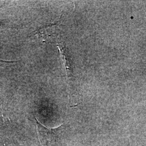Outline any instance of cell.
I'll return each mask as SVG.
<instances>
[{
  "instance_id": "cell-1",
  "label": "cell",
  "mask_w": 146,
  "mask_h": 146,
  "mask_svg": "<svg viewBox=\"0 0 146 146\" xmlns=\"http://www.w3.org/2000/svg\"><path fill=\"white\" fill-rule=\"evenodd\" d=\"M36 121V129L38 139L42 146H54L57 142L60 135V128L62 125L58 127H47L37 120Z\"/></svg>"
},
{
  "instance_id": "cell-2",
  "label": "cell",
  "mask_w": 146,
  "mask_h": 146,
  "mask_svg": "<svg viewBox=\"0 0 146 146\" xmlns=\"http://www.w3.org/2000/svg\"><path fill=\"white\" fill-rule=\"evenodd\" d=\"M58 28V26L55 24L47 25L39 28L34 32V34L44 41H46L57 35Z\"/></svg>"
},
{
  "instance_id": "cell-3",
  "label": "cell",
  "mask_w": 146,
  "mask_h": 146,
  "mask_svg": "<svg viewBox=\"0 0 146 146\" xmlns=\"http://www.w3.org/2000/svg\"><path fill=\"white\" fill-rule=\"evenodd\" d=\"M57 47L60 52L63 64L65 68L66 76L68 79H70L73 75V68L72 67L71 59L69 57L67 49L62 44H58Z\"/></svg>"
},
{
  "instance_id": "cell-4",
  "label": "cell",
  "mask_w": 146,
  "mask_h": 146,
  "mask_svg": "<svg viewBox=\"0 0 146 146\" xmlns=\"http://www.w3.org/2000/svg\"><path fill=\"white\" fill-rule=\"evenodd\" d=\"M0 120H2L3 122L6 123L10 121L9 117L5 116V111L2 109H0Z\"/></svg>"
},
{
  "instance_id": "cell-5",
  "label": "cell",
  "mask_w": 146,
  "mask_h": 146,
  "mask_svg": "<svg viewBox=\"0 0 146 146\" xmlns=\"http://www.w3.org/2000/svg\"><path fill=\"white\" fill-rule=\"evenodd\" d=\"M16 62V61H4L0 59V67H7Z\"/></svg>"
},
{
  "instance_id": "cell-6",
  "label": "cell",
  "mask_w": 146,
  "mask_h": 146,
  "mask_svg": "<svg viewBox=\"0 0 146 146\" xmlns=\"http://www.w3.org/2000/svg\"><path fill=\"white\" fill-rule=\"evenodd\" d=\"M3 23L0 22V29L2 28L3 27Z\"/></svg>"
}]
</instances>
